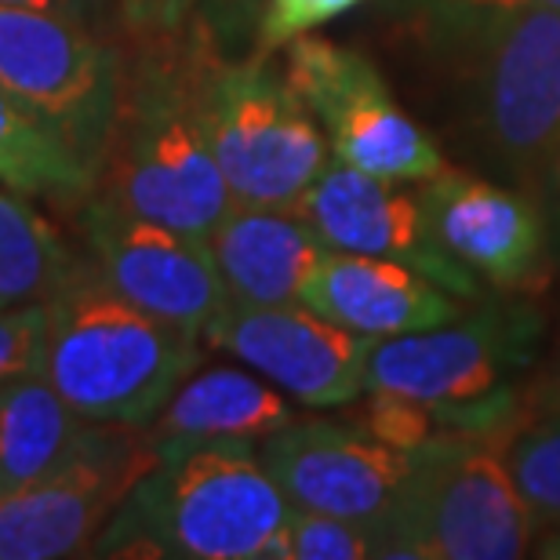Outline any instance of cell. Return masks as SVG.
I'll return each mask as SVG.
<instances>
[{"instance_id": "obj_1", "label": "cell", "mask_w": 560, "mask_h": 560, "mask_svg": "<svg viewBox=\"0 0 560 560\" xmlns=\"http://www.w3.org/2000/svg\"><path fill=\"white\" fill-rule=\"evenodd\" d=\"M161 458L88 557H175V560H291V502L252 441L156 444Z\"/></svg>"}, {"instance_id": "obj_2", "label": "cell", "mask_w": 560, "mask_h": 560, "mask_svg": "<svg viewBox=\"0 0 560 560\" xmlns=\"http://www.w3.org/2000/svg\"><path fill=\"white\" fill-rule=\"evenodd\" d=\"M215 51L189 26L186 37L136 44L98 194L142 219L211 237L233 194L200 117V70Z\"/></svg>"}, {"instance_id": "obj_3", "label": "cell", "mask_w": 560, "mask_h": 560, "mask_svg": "<svg viewBox=\"0 0 560 560\" xmlns=\"http://www.w3.org/2000/svg\"><path fill=\"white\" fill-rule=\"evenodd\" d=\"M44 310V378L88 422L150 425L200 364L197 331L136 306L88 255H77Z\"/></svg>"}, {"instance_id": "obj_4", "label": "cell", "mask_w": 560, "mask_h": 560, "mask_svg": "<svg viewBox=\"0 0 560 560\" xmlns=\"http://www.w3.org/2000/svg\"><path fill=\"white\" fill-rule=\"evenodd\" d=\"M539 524L510 474L506 447L444 433L416 452L397 510L378 528L375 557L517 560L532 553Z\"/></svg>"}, {"instance_id": "obj_5", "label": "cell", "mask_w": 560, "mask_h": 560, "mask_svg": "<svg viewBox=\"0 0 560 560\" xmlns=\"http://www.w3.org/2000/svg\"><path fill=\"white\" fill-rule=\"evenodd\" d=\"M200 117L233 205L291 208L328 167L317 117L266 55L222 59L208 51Z\"/></svg>"}, {"instance_id": "obj_6", "label": "cell", "mask_w": 560, "mask_h": 560, "mask_svg": "<svg viewBox=\"0 0 560 560\" xmlns=\"http://www.w3.org/2000/svg\"><path fill=\"white\" fill-rule=\"evenodd\" d=\"M0 84L48 120L95 178L103 175L125 92V55L92 22L0 4Z\"/></svg>"}, {"instance_id": "obj_7", "label": "cell", "mask_w": 560, "mask_h": 560, "mask_svg": "<svg viewBox=\"0 0 560 560\" xmlns=\"http://www.w3.org/2000/svg\"><path fill=\"white\" fill-rule=\"evenodd\" d=\"M156 458L145 425L84 422L40 477L0 499V560L84 557Z\"/></svg>"}, {"instance_id": "obj_8", "label": "cell", "mask_w": 560, "mask_h": 560, "mask_svg": "<svg viewBox=\"0 0 560 560\" xmlns=\"http://www.w3.org/2000/svg\"><path fill=\"white\" fill-rule=\"evenodd\" d=\"M284 48L288 84L328 131L335 161L389 183H425L444 172L436 142L405 114L368 55L310 33Z\"/></svg>"}, {"instance_id": "obj_9", "label": "cell", "mask_w": 560, "mask_h": 560, "mask_svg": "<svg viewBox=\"0 0 560 560\" xmlns=\"http://www.w3.org/2000/svg\"><path fill=\"white\" fill-rule=\"evenodd\" d=\"M535 320L521 310H485L430 331L378 339L368 389L411 397L436 411L477 408L513 389L506 378L532 364Z\"/></svg>"}, {"instance_id": "obj_10", "label": "cell", "mask_w": 560, "mask_h": 560, "mask_svg": "<svg viewBox=\"0 0 560 560\" xmlns=\"http://www.w3.org/2000/svg\"><path fill=\"white\" fill-rule=\"evenodd\" d=\"M81 233L88 259L120 295L205 339L211 317L230 299L205 237L142 219L98 189L81 200Z\"/></svg>"}, {"instance_id": "obj_11", "label": "cell", "mask_w": 560, "mask_h": 560, "mask_svg": "<svg viewBox=\"0 0 560 560\" xmlns=\"http://www.w3.org/2000/svg\"><path fill=\"white\" fill-rule=\"evenodd\" d=\"M205 342L233 353L306 408H346L368 394L375 339L324 320L302 302L255 306L226 299L205 328Z\"/></svg>"}, {"instance_id": "obj_12", "label": "cell", "mask_w": 560, "mask_h": 560, "mask_svg": "<svg viewBox=\"0 0 560 560\" xmlns=\"http://www.w3.org/2000/svg\"><path fill=\"white\" fill-rule=\"evenodd\" d=\"M270 469L291 506L372 524L378 532L397 510L416 452H400L372 433L339 422L291 419L262 441Z\"/></svg>"}, {"instance_id": "obj_13", "label": "cell", "mask_w": 560, "mask_h": 560, "mask_svg": "<svg viewBox=\"0 0 560 560\" xmlns=\"http://www.w3.org/2000/svg\"><path fill=\"white\" fill-rule=\"evenodd\" d=\"M419 197L436 248L452 262L499 291L542 288L553 241L539 200L455 167L425 178Z\"/></svg>"}, {"instance_id": "obj_14", "label": "cell", "mask_w": 560, "mask_h": 560, "mask_svg": "<svg viewBox=\"0 0 560 560\" xmlns=\"http://www.w3.org/2000/svg\"><path fill=\"white\" fill-rule=\"evenodd\" d=\"M480 128L502 161L535 172L560 145V11L528 8L477 48Z\"/></svg>"}, {"instance_id": "obj_15", "label": "cell", "mask_w": 560, "mask_h": 560, "mask_svg": "<svg viewBox=\"0 0 560 560\" xmlns=\"http://www.w3.org/2000/svg\"><path fill=\"white\" fill-rule=\"evenodd\" d=\"M331 252L408 262L463 299H480L477 277L436 248L422 197L342 161L328 164L295 205Z\"/></svg>"}, {"instance_id": "obj_16", "label": "cell", "mask_w": 560, "mask_h": 560, "mask_svg": "<svg viewBox=\"0 0 560 560\" xmlns=\"http://www.w3.org/2000/svg\"><path fill=\"white\" fill-rule=\"evenodd\" d=\"M302 306L375 342L466 317L455 291L436 284L416 266L350 252L324 255L302 288Z\"/></svg>"}, {"instance_id": "obj_17", "label": "cell", "mask_w": 560, "mask_h": 560, "mask_svg": "<svg viewBox=\"0 0 560 560\" xmlns=\"http://www.w3.org/2000/svg\"><path fill=\"white\" fill-rule=\"evenodd\" d=\"M208 244L226 295L255 306L302 302L310 273L331 252L295 208L255 205H233Z\"/></svg>"}, {"instance_id": "obj_18", "label": "cell", "mask_w": 560, "mask_h": 560, "mask_svg": "<svg viewBox=\"0 0 560 560\" xmlns=\"http://www.w3.org/2000/svg\"><path fill=\"white\" fill-rule=\"evenodd\" d=\"M291 419H295L291 405L277 386L237 368H211L189 375L175 389L161 416L150 422V436L156 444L215 441V436L266 441Z\"/></svg>"}, {"instance_id": "obj_19", "label": "cell", "mask_w": 560, "mask_h": 560, "mask_svg": "<svg viewBox=\"0 0 560 560\" xmlns=\"http://www.w3.org/2000/svg\"><path fill=\"white\" fill-rule=\"evenodd\" d=\"M0 186L26 197H51L81 205L98 178L48 120L0 84Z\"/></svg>"}, {"instance_id": "obj_20", "label": "cell", "mask_w": 560, "mask_h": 560, "mask_svg": "<svg viewBox=\"0 0 560 560\" xmlns=\"http://www.w3.org/2000/svg\"><path fill=\"white\" fill-rule=\"evenodd\" d=\"M84 422L44 375H22L0 386V499L40 477Z\"/></svg>"}, {"instance_id": "obj_21", "label": "cell", "mask_w": 560, "mask_h": 560, "mask_svg": "<svg viewBox=\"0 0 560 560\" xmlns=\"http://www.w3.org/2000/svg\"><path fill=\"white\" fill-rule=\"evenodd\" d=\"M73 262L77 255L33 208V197L0 186V310L44 302Z\"/></svg>"}, {"instance_id": "obj_22", "label": "cell", "mask_w": 560, "mask_h": 560, "mask_svg": "<svg viewBox=\"0 0 560 560\" xmlns=\"http://www.w3.org/2000/svg\"><path fill=\"white\" fill-rule=\"evenodd\" d=\"M506 463L532 510L542 521L560 524V416H546L513 433L506 441ZM550 546H560V539H550Z\"/></svg>"}, {"instance_id": "obj_23", "label": "cell", "mask_w": 560, "mask_h": 560, "mask_svg": "<svg viewBox=\"0 0 560 560\" xmlns=\"http://www.w3.org/2000/svg\"><path fill=\"white\" fill-rule=\"evenodd\" d=\"M288 553L291 560H368L378 553V532L361 521L291 506Z\"/></svg>"}, {"instance_id": "obj_24", "label": "cell", "mask_w": 560, "mask_h": 560, "mask_svg": "<svg viewBox=\"0 0 560 560\" xmlns=\"http://www.w3.org/2000/svg\"><path fill=\"white\" fill-rule=\"evenodd\" d=\"M357 430L372 433L375 441H383L400 452H419L436 436H444V425L436 419L430 405H419L411 397L386 394V389H368L361 416H357Z\"/></svg>"}, {"instance_id": "obj_25", "label": "cell", "mask_w": 560, "mask_h": 560, "mask_svg": "<svg viewBox=\"0 0 560 560\" xmlns=\"http://www.w3.org/2000/svg\"><path fill=\"white\" fill-rule=\"evenodd\" d=\"M528 8L560 11V0H430V22L444 40L477 51L491 30Z\"/></svg>"}, {"instance_id": "obj_26", "label": "cell", "mask_w": 560, "mask_h": 560, "mask_svg": "<svg viewBox=\"0 0 560 560\" xmlns=\"http://www.w3.org/2000/svg\"><path fill=\"white\" fill-rule=\"evenodd\" d=\"M44 361H48L44 302L0 310V386L22 375H44Z\"/></svg>"}, {"instance_id": "obj_27", "label": "cell", "mask_w": 560, "mask_h": 560, "mask_svg": "<svg viewBox=\"0 0 560 560\" xmlns=\"http://www.w3.org/2000/svg\"><path fill=\"white\" fill-rule=\"evenodd\" d=\"M266 0H194V30L222 59H241L255 51Z\"/></svg>"}, {"instance_id": "obj_28", "label": "cell", "mask_w": 560, "mask_h": 560, "mask_svg": "<svg viewBox=\"0 0 560 560\" xmlns=\"http://www.w3.org/2000/svg\"><path fill=\"white\" fill-rule=\"evenodd\" d=\"M357 4H364V0H266L252 55H266L270 59V51L284 48V44L302 37V33L320 30L324 22L346 15Z\"/></svg>"}, {"instance_id": "obj_29", "label": "cell", "mask_w": 560, "mask_h": 560, "mask_svg": "<svg viewBox=\"0 0 560 560\" xmlns=\"http://www.w3.org/2000/svg\"><path fill=\"white\" fill-rule=\"evenodd\" d=\"M117 15L136 44L178 40L194 26V0H117Z\"/></svg>"}, {"instance_id": "obj_30", "label": "cell", "mask_w": 560, "mask_h": 560, "mask_svg": "<svg viewBox=\"0 0 560 560\" xmlns=\"http://www.w3.org/2000/svg\"><path fill=\"white\" fill-rule=\"evenodd\" d=\"M539 178H542V211H546V222H550V241H553V252L560 255V145L546 156V164L539 167Z\"/></svg>"}, {"instance_id": "obj_31", "label": "cell", "mask_w": 560, "mask_h": 560, "mask_svg": "<svg viewBox=\"0 0 560 560\" xmlns=\"http://www.w3.org/2000/svg\"><path fill=\"white\" fill-rule=\"evenodd\" d=\"M0 4L59 11V15H73V19H81V22H92V19H95V11H98V0H0Z\"/></svg>"}, {"instance_id": "obj_32", "label": "cell", "mask_w": 560, "mask_h": 560, "mask_svg": "<svg viewBox=\"0 0 560 560\" xmlns=\"http://www.w3.org/2000/svg\"><path fill=\"white\" fill-rule=\"evenodd\" d=\"M535 405H539V411H546V416H560V350L553 357L550 372L542 375L539 389H535Z\"/></svg>"}]
</instances>
